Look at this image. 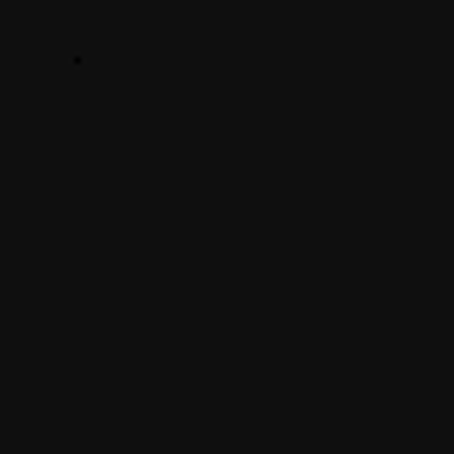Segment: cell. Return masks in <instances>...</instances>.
Wrapping results in <instances>:
<instances>
[]
</instances>
